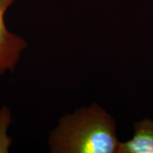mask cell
<instances>
[{
    "label": "cell",
    "instance_id": "6da1fadb",
    "mask_svg": "<svg viewBox=\"0 0 153 153\" xmlns=\"http://www.w3.org/2000/svg\"><path fill=\"white\" fill-rule=\"evenodd\" d=\"M48 143L53 153H117L120 142L112 116L92 104L62 116Z\"/></svg>",
    "mask_w": 153,
    "mask_h": 153
},
{
    "label": "cell",
    "instance_id": "7a4b0ae2",
    "mask_svg": "<svg viewBox=\"0 0 153 153\" xmlns=\"http://www.w3.org/2000/svg\"><path fill=\"white\" fill-rule=\"evenodd\" d=\"M16 0H0V75L13 72L28 44L21 36L11 33L4 22L6 11Z\"/></svg>",
    "mask_w": 153,
    "mask_h": 153
},
{
    "label": "cell",
    "instance_id": "3957f363",
    "mask_svg": "<svg viewBox=\"0 0 153 153\" xmlns=\"http://www.w3.org/2000/svg\"><path fill=\"white\" fill-rule=\"evenodd\" d=\"M132 139L119 143L117 153H153V120L144 118L134 124Z\"/></svg>",
    "mask_w": 153,
    "mask_h": 153
},
{
    "label": "cell",
    "instance_id": "277c9868",
    "mask_svg": "<svg viewBox=\"0 0 153 153\" xmlns=\"http://www.w3.org/2000/svg\"><path fill=\"white\" fill-rule=\"evenodd\" d=\"M11 123L10 111L6 106L0 109V152H8L11 144V140L7 136V129Z\"/></svg>",
    "mask_w": 153,
    "mask_h": 153
}]
</instances>
